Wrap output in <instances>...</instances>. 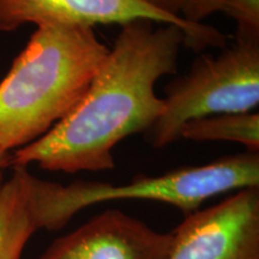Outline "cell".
Instances as JSON below:
<instances>
[{
    "label": "cell",
    "mask_w": 259,
    "mask_h": 259,
    "mask_svg": "<svg viewBox=\"0 0 259 259\" xmlns=\"http://www.w3.org/2000/svg\"><path fill=\"white\" fill-rule=\"evenodd\" d=\"M34 178L27 167H14L0 187V259H21L29 238L40 229Z\"/></svg>",
    "instance_id": "8"
},
{
    "label": "cell",
    "mask_w": 259,
    "mask_h": 259,
    "mask_svg": "<svg viewBox=\"0 0 259 259\" xmlns=\"http://www.w3.org/2000/svg\"><path fill=\"white\" fill-rule=\"evenodd\" d=\"M258 186L259 153L246 151L160 177H139L122 185L76 181L63 186L35 177L34 196L40 229L57 231L77 212L94 204L124 199L156 200L171 204L189 215L213 196Z\"/></svg>",
    "instance_id": "3"
},
{
    "label": "cell",
    "mask_w": 259,
    "mask_h": 259,
    "mask_svg": "<svg viewBox=\"0 0 259 259\" xmlns=\"http://www.w3.org/2000/svg\"><path fill=\"white\" fill-rule=\"evenodd\" d=\"M10 160H11V153L0 149V187L4 183V170L10 167Z\"/></svg>",
    "instance_id": "13"
},
{
    "label": "cell",
    "mask_w": 259,
    "mask_h": 259,
    "mask_svg": "<svg viewBox=\"0 0 259 259\" xmlns=\"http://www.w3.org/2000/svg\"><path fill=\"white\" fill-rule=\"evenodd\" d=\"M171 246V233L109 209L61 236L38 259H168Z\"/></svg>",
    "instance_id": "7"
},
{
    "label": "cell",
    "mask_w": 259,
    "mask_h": 259,
    "mask_svg": "<svg viewBox=\"0 0 259 259\" xmlns=\"http://www.w3.org/2000/svg\"><path fill=\"white\" fill-rule=\"evenodd\" d=\"M220 11L236 23L235 40L259 42V0H223Z\"/></svg>",
    "instance_id": "10"
},
{
    "label": "cell",
    "mask_w": 259,
    "mask_h": 259,
    "mask_svg": "<svg viewBox=\"0 0 259 259\" xmlns=\"http://www.w3.org/2000/svg\"><path fill=\"white\" fill-rule=\"evenodd\" d=\"M109 48L84 25H38L0 82V149L23 148L78 105Z\"/></svg>",
    "instance_id": "2"
},
{
    "label": "cell",
    "mask_w": 259,
    "mask_h": 259,
    "mask_svg": "<svg viewBox=\"0 0 259 259\" xmlns=\"http://www.w3.org/2000/svg\"><path fill=\"white\" fill-rule=\"evenodd\" d=\"M136 19L116 40L78 105L46 135L11 154L10 167L36 163L51 171H102L115 167L113 150L145 134L164 111L155 84L177 72L186 34L176 24Z\"/></svg>",
    "instance_id": "1"
},
{
    "label": "cell",
    "mask_w": 259,
    "mask_h": 259,
    "mask_svg": "<svg viewBox=\"0 0 259 259\" xmlns=\"http://www.w3.org/2000/svg\"><path fill=\"white\" fill-rule=\"evenodd\" d=\"M136 19L176 24L186 34L185 46L194 51L227 46V36L203 23H190L157 11L142 0H0V31H14L34 23L84 25L125 24Z\"/></svg>",
    "instance_id": "5"
},
{
    "label": "cell",
    "mask_w": 259,
    "mask_h": 259,
    "mask_svg": "<svg viewBox=\"0 0 259 259\" xmlns=\"http://www.w3.org/2000/svg\"><path fill=\"white\" fill-rule=\"evenodd\" d=\"M142 2L166 15L181 17L186 0H142Z\"/></svg>",
    "instance_id": "12"
},
{
    "label": "cell",
    "mask_w": 259,
    "mask_h": 259,
    "mask_svg": "<svg viewBox=\"0 0 259 259\" xmlns=\"http://www.w3.org/2000/svg\"><path fill=\"white\" fill-rule=\"evenodd\" d=\"M180 138L194 142H233L259 153V113L220 114L194 119L180 130Z\"/></svg>",
    "instance_id": "9"
},
{
    "label": "cell",
    "mask_w": 259,
    "mask_h": 259,
    "mask_svg": "<svg viewBox=\"0 0 259 259\" xmlns=\"http://www.w3.org/2000/svg\"><path fill=\"white\" fill-rule=\"evenodd\" d=\"M223 0H186L181 17L190 23H202L203 19L220 11Z\"/></svg>",
    "instance_id": "11"
},
{
    "label": "cell",
    "mask_w": 259,
    "mask_h": 259,
    "mask_svg": "<svg viewBox=\"0 0 259 259\" xmlns=\"http://www.w3.org/2000/svg\"><path fill=\"white\" fill-rule=\"evenodd\" d=\"M164 111L145 132L154 148L180 139L194 119L254 112L259 105V42L235 40L218 56L202 54L166 87Z\"/></svg>",
    "instance_id": "4"
},
{
    "label": "cell",
    "mask_w": 259,
    "mask_h": 259,
    "mask_svg": "<svg viewBox=\"0 0 259 259\" xmlns=\"http://www.w3.org/2000/svg\"><path fill=\"white\" fill-rule=\"evenodd\" d=\"M171 234L168 259H259L258 187L189 213Z\"/></svg>",
    "instance_id": "6"
}]
</instances>
